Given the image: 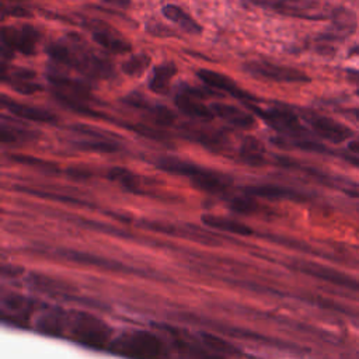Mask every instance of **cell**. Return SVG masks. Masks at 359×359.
Returning a JSON list of instances; mask_svg holds the SVG:
<instances>
[{"mask_svg":"<svg viewBox=\"0 0 359 359\" xmlns=\"http://www.w3.org/2000/svg\"><path fill=\"white\" fill-rule=\"evenodd\" d=\"M118 349L133 359H161L163 348L156 337L147 332H133L122 339Z\"/></svg>","mask_w":359,"mask_h":359,"instance_id":"6","label":"cell"},{"mask_svg":"<svg viewBox=\"0 0 359 359\" xmlns=\"http://www.w3.org/2000/svg\"><path fill=\"white\" fill-rule=\"evenodd\" d=\"M65 174L72 178V180H77V181H83V180H88L91 178L93 172L88 168L84 167H69L65 170Z\"/></svg>","mask_w":359,"mask_h":359,"instance_id":"35","label":"cell"},{"mask_svg":"<svg viewBox=\"0 0 359 359\" xmlns=\"http://www.w3.org/2000/svg\"><path fill=\"white\" fill-rule=\"evenodd\" d=\"M105 1L115 7H121V8H126L130 6V0H105Z\"/></svg>","mask_w":359,"mask_h":359,"instance_id":"37","label":"cell"},{"mask_svg":"<svg viewBox=\"0 0 359 359\" xmlns=\"http://www.w3.org/2000/svg\"><path fill=\"white\" fill-rule=\"evenodd\" d=\"M203 97V91L194 88V87H188V86H182L181 90H178L174 102L175 107L187 116L189 118H196V119H205L209 121L215 116V114L212 112L210 107H206L202 101Z\"/></svg>","mask_w":359,"mask_h":359,"instance_id":"9","label":"cell"},{"mask_svg":"<svg viewBox=\"0 0 359 359\" xmlns=\"http://www.w3.org/2000/svg\"><path fill=\"white\" fill-rule=\"evenodd\" d=\"M118 125L123 126L125 129L128 130H132L143 137H147V139H151V140H157V142H164V143H168L171 136L163 130V129H156V128H151L149 125H144V123H128V122H116Z\"/></svg>","mask_w":359,"mask_h":359,"instance_id":"29","label":"cell"},{"mask_svg":"<svg viewBox=\"0 0 359 359\" xmlns=\"http://www.w3.org/2000/svg\"><path fill=\"white\" fill-rule=\"evenodd\" d=\"M1 105L10 114H13V115H15L21 119H28V121H34V122H39V123H55V122H57V116L55 114H52L50 111L39 108V107H32V105H28V104L18 102V101L10 98L6 94L1 95Z\"/></svg>","mask_w":359,"mask_h":359,"instance_id":"16","label":"cell"},{"mask_svg":"<svg viewBox=\"0 0 359 359\" xmlns=\"http://www.w3.org/2000/svg\"><path fill=\"white\" fill-rule=\"evenodd\" d=\"M150 116L153 118L154 123L161 126V128H168L171 125L175 123L177 121V115L165 105H161V104H151L149 102V105L146 107V109Z\"/></svg>","mask_w":359,"mask_h":359,"instance_id":"32","label":"cell"},{"mask_svg":"<svg viewBox=\"0 0 359 359\" xmlns=\"http://www.w3.org/2000/svg\"><path fill=\"white\" fill-rule=\"evenodd\" d=\"M348 149L352 151V153H358L359 154V140H351L348 143Z\"/></svg>","mask_w":359,"mask_h":359,"instance_id":"38","label":"cell"},{"mask_svg":"<svg viewBox=\"0 0 359 359\" xmlns=\"http://www.w3.org/2000/svg\"><path fill=\"white\" fill-rule=\"evenodd\" d=\"M181 135L192 142L199 143L201 146L219 153V151H226L229 146V139L226 133L220 130H213V129H206V128H199L194 125H184L181 126Z\"/></svg>","mask_w":359,"mask_h":359,"instance_id":"12","label":"cell"},{"mask_svg":"<svg viewBox=\"0 0 359 359\" xmlns=\"http://www.w3.org/2000/svg\"><path fill=\"white\" fill-rule=\"evenodd\" d=\"M107 177L111 181L118 182L123 189L132 192V194H139V195H146L149 191H146L144 187V178L137 175L136 172L123 168V167H114L109 168L107 172Z\"/></svg>","mask_w":359,"mask_h":359,"instance_id":"20","label":"cell"},{"mask_svg":"<svg viewBox=\"0 0 359 359\" xmlns=\"http://www.w3.org/2000/svg\"><path fill=\"white\" fill-rule=\"evenodd\" d=\"M87 29L91 32L93 39L104 49L122 55L128 53L132 50L130 42H128L118 31L112 29L111 25L105 24L104 21H97V20H90L84 24Z\"/></svg>","mask_w":359,"mask_h":359,"instance_id":"7","label":"cell"},{"mask_svg":"<svg viewBox=\"0 0 359 359\" xmlns=\"http://www.w3.org/2000/svg\"><path fill=\"white\" fill-rule=\"evenodd\" d=\"M230 208L238 213L244 215H252V213H259L264 206L257 203L252 196H233L230 199Z\"/></svg>","mask_w":359,"mask_h":359,"instance_id":"33","label":"cell"},{"mask_svg":"<svg viewBox=\"0 0 359 359\" xmlns=\"http://www.w3.org/2000/svg\"><path fill=\"white\" fill-rule=\"evenodd\" d=\"M356 95H359V88H358V90H356Z\"/></svg>","mask_w":359,"mask_h":359,"instance_id":"41","label":"cell"},{"mask_svg":"<svg viewBox=\"0 0 359 359\" xmlns=\"http://www.w3.org/2000/svg\"><path fill=\"white\" fill-rule=\"evenodd\" d=\"M74 146L84 151H97V153H116L121 149V146L114 139H95V137L77 140L74 142Z\"/></svg>","mask_w":359,"mask_h":359,"instance_id":"27","label":"cell"},{"mask_svg":"<svg viewBox=\"0 0 359 359\" xmlns=\"http://www.w3.org/2000/svg\"><path fill=\"white\" fill-rule=\"evenodd\" d=\"M154 165L165 172L174 174V175H182L187 177L188 180L199 170L201 165L192 163V161H187L178 157H171V156H165V157H158L154 161Z\"/></svg>","mask_w":359,"mask_h":359,"instance_id":"24","label":"cell"},{"mask_svg":"<svg viewBox=\"0 0 359 359\" xmlns=\"http://www.w3.org/2000/svg\"><path fill=\"white\" fill-rule=\"evenodd\" d=\"M255 7L266 8L282 15L304 18V20H325V11L320 3L314 0H243Z\"/></svg>","mask_w":359,"mask_h":359,"instance_id":"3","label":"cell"},{"mask_svg":"<svg viewBox=\"0 0 359 359\" xmlns=\"http://www.w3.org/2000/svg\"><path fill=\"white\" fill-rule=\"evenodd\" d=\"M189 181L195 188L209 194H224L231 185L230 177L205 167H201Z\"/></svg>","mask_w":359,"mask_h":359,"instance_id":"17","label":"cell"},{"mask_svg":"<svg viewBox=\"0 0 359 359\" xmlns=\"http://www.w3.org/2000/svg\"><path fill=\"white\" fill-rule=\"evenodd\" d=\"M299 268H300V271H303L314 278H318L324 282L332 283L335 286H339V287H344V289H348L352 292H359V280L344 273V272H339L337 269L317 265V264H300Z\"/></svg>","mask_w":359,"mask_h":359,"instance_id":"15","label":"cell"},{"mask_svg":"<svg viewBox=\"0 0 359 359\" xmlns=\"http://www.w3.org/2000/svg\"><path fill=\"white\" fill-rule=\"evenodd\" d=\"M196 77L201 81H203L206 86L212 87L213 90L230 94L231 97L243 101L244 104H248V102H255L257 104L258 102V98L255 95L243 90L236 81H233L226 74H222V73L210 70V69H199L196 72Z\"/></svg>","mask_w":359,"mask_h":359,"instance_id":"8","label":"cell"},{"mask_svg":"<svg viewBox=\"0 0 359 359\" xmlns=\"http://www.w3.org/2000/svg\"><path fill=\"white\" fill-rule=\"evenodd\" d=\"M150 56L146 53H136L122 63V72L130 77H140L150 66Z\"/></svg>","mask_w":359,"mask_h":359,"instance_id":"31","label":"cell"},{"mask_svg":"<svg viewBox=\"0 0 359 359\" xmlns=\"http://www.w3.org/2000/svg\"><path fill=\"white\" fill-rule=\"evenodd\" d=\"M332 21V27L328 32L321 35L323 42H332L344 39L352 35L356 29V17L355 14L346 7H337L331 11L330 15Z\"/></svg>","mask_w":359,"mask_h":359,"instance_id":"14","label":"cell"},{"mask_svg":"<svg viewBox=\"0 0 359 359\" xmlns=\"http://www.w3.org/2000/svg\"><path fill=\"white\" fill-rule=\"evenodd\" d=\"M304 119L311 126V129L314 130L316 135H318L320 137H323L325 140H331L334 143L344 142L353 135V132L348 126H345L331 118L323 116V115L307 114L304 116Z\"/></svg>","mask_w":359,"mask_h":359,"instance_id":"10","label":"cell"},{"mask_svg":"<svg viewBox=\"0 0 359 359\" xmlns=\"http://www.w3.org/2000/svg\"><path fill=\"white\" fill-rule=\"evenodd\" d=\"M146 31L149 34H151L154 36H160V38L175 36V32L170 27H167V25H164V24H161L160 21H156V20H150V21L146 22Z\"/></svg>","mask_w":359,"mask_h":359,"instance_id":"34","label":"cell"},{"mask_svg":"<svg viewBox=\"0 0 359 359\" xmlns=\"http://www.w3.org/2000/svg\"><path fill=\"white\" fill-rule=\"evenodd\" d=\"M258 118H261L272 129L289 139H302L307 136V129L300 123L299 116L286 108H261L255 102L245 104Z\"/></svg>","mask_w":359,"mask_h":359,"instance_id":"2","label":"cell"},{"mask_svg":"<svg viewBox=\"0 0 359 359\" xmlns=\"http://www.w3.org/2000/svg\"><path fill=\"white\" fill-rule=\"evenodd\" d=\"M243 69L258 79L276 81V83H307L310 77L297 69L275 65L268 60H250L245 62Z\"/></svg>","mask_w":359,"mask_h":359,"instance_id":"5","label":"cell"},{"mask_svg":"<svg viewBox=\"0 0 359 359\" xmlns=\"http://www.w3.org/2000/svg\"><path fill=\"white\" fill-rule=\"evenodd\" d=\"M355 116H356V119L359 121V109H356V111H355Z\"/></svg>","mask_w":359,"mask_h":359,"instance_id":"40","label":"cell"},{"mask_svg":"<svg viewBox=\"0 0 359 359\" xmlns=\"http://www.w3.org/2000/svg\"><path fill=\"white\" fill-rule=\"evenodd\" d=\"M17 191L20 192H25L29 195H35V196H41V198H48V199H53V201H59V202H65V203H74V205H84L88 206L90 203L86 201H81L79 198L70 196V195H65L60 192H49V191H43V189H38V188H29V187H24V185H18L14 187Z\"/></svg>","mask_w":359,"mask_h":359,"instance_id":"30","label":"cell"},{"mask_svg":"<svg viewBox=\"0 0 359 359\" xmlns=\"http://www.w3.org/2000/svg\"><path fill=\"white\" fill-rule=\"evenodd\" d=\"M178 69L172 62H165L154 67L150 79H149V88L160 95H165L170 91L171 81L177 74Z\"/></svg>","mask_w":359,"mask_h":359,"instance_id":"22","label":"cell"},{"mask_svg":"<svg viewBox=\"0 0 359 359\" xmlns=\"http://www.w3.org/2000/svg\"><path fill=\"white\" fill-rule=\"evenodd\" d=\"M349 56H359V45H358V46H353V48L349 50Z\"/></svg>","mask_w":359,"mask_h":359,"instance_id":"39","label":"cell"},{"mask_svg":"<svg viewBox=\"0 0 359 359\" xmlns=\"http://www.w3.org/2000/svg\"><path fill=\"white\" fill-rule=\"evenodd\" d=\"M202 222L213 229L222 230V231H227V233H234V234H241V236H248L252 233V230L234 219H229V217H223V216H216V215H203L202 216Z\"/></svg>","mask_w":359,"mask_h":359,"instance_id":"25","label":"cell"},{"mask_svg":"<svg viewBox=\"0 0 359 359\" xmlns=\"http://www.w3.org/2000/svg\"><path fill=\"white\" fill-rule=\"evenodd\" d=\"M35 77H36V73L29 69L10 67V70H7L6 62H3L1 80L20 94H34L43 90L42 84L35 81Z\"/></svg>","mask_w":359,"mask_h":359,"instance_id":"11","label":"cell"},{"mask_svg":"<svg viewBox=\"0 0 359 359\" xmlns=\"http://www.w3.org/2000/svg\"><path fill=\"white\" fill-rule=\"evenodd\" d=\"M7 157L14 163L32 167V168H35L38 171H42V172H46V174H57L60 171V168L56 163L49 161V160H43V158H39V157H32V156H27V154H15V153L8 154Z\"/></svg>","mask_w":359,"mask_h":359,"instance_id":"26","label":"cell"},{"mask_svg":"<svg viewBox=\"0 0 359 359\" xmlns=\"http://www.w3.org/2000/svg\"><path fill=\"white\" fill-rule=\"evenodd\" d=\"M243 191L250 196H259L266 199H289V201H306V196L289 187L276 185V184H255L247 185Z\"/></svg>","mask_w":359,"mask_h":359,"instance_id":"18","label":"cell"},{"mask_svg":"<svg viewBox=\"0 0 359 359\" xmlns=\"http://www.w3.org/2000/svg\"><path fill=\"white\" fill-rule=\"evenodd\" d=\"M238 158L248 165L259 167L266 164V150L257 137L247 136L238 147Z\"/></svg>","mask_w":359,"mask_h":359,"instance_id":"21","label":"cell"},{"mask_svg":"<svg viewBox=\"0 0 359 359\" xmlns=\"http://www.w3.org/2000/svg\"><path fill=\"white\" fill-rule=\"evenodd\" d=\"M3 13L6 14H11L14 17H31V11L24 7V6H17V4H10V6H3Z\"/></svg>","mask_w":359,"mask_h":359,"instance_id":"36","label":"cell"},{"mask_svg":"<svg viewBox=\"0 0 359 359\" xmlns=\"http://www.w3.org/2000/svg\"><path fill=\"white\" fill-rule=\"evenodd\" d=\"M210 109L215 114V116L222 118L234 128L250 129L255 125V118L238 107L223 102H213L210 105Z\"/></svg>","mask_w":359,"mask_h":359,"instance_id":"19","label":"cell"},{"mask_svg":"<svg viewBox=\"0 0 359 359\" xmlns=\"http://www.w3.org/2000/svg\"><path fill=\"white\" fill-rule=\"evenodd\" d=\"M39 136L38 132L29 130V129H22L14 125H7L6 121H3L1 128H0V139L3 143H14L17 140H32Z\"/></svg>","mask_w":359,"mask_h":359,"instance_id":"28","label":"cell"},{"mask_svg":"<svg viewBox=\"0 0 359 359\" xmlns=\"http://www.w3.org/2000/svg\"><path fill=\"white\" fill-rule=\"evenodd\" d=\"M161 13L167 20L177 24L182 31H185L188 34H194V35L202 34V27L188 13H185L180 6L165 4V6H163Z\"/></svg>","mask_w":359,"mask_h":359,"instance_id":"23","label":"cell"},{"mask_svg":"<svg viewBox=\"0 0 359 359\" xmlns=\"http://www.w3.org/2000/svg\"><path fill=\"white\" fill-rule=\"evenodd\" d=\"M46 53L57 63L72 67L84 76L98 80L114 77V66L104 56L93 52L77 34H67L62 41L46 48Z\"/></svg>","mask_w":359,"mask_h":359,"instance_id":"1","label":"cell"},{"mask_svg":"<svg viewBox=\"0 0 359 359\" xmlns=\"http://www.w3.org/2000/svg\"><path fill=\"white\" fill-rule=\"evenodd\" d=\"M41 41V32L32 25L3 27L1 29V53L3 57H11L14 52L31 56L36 52Z\"/></svg>","mask_w":359,"mask_h":359,"instance_id":"4","label":"cell"},{"mask_svg":"<svg viewBox=\"0 0 359 359\" xmlns=\"http://www.w3.org/2000/svg\"><path fill=\"white\" fill-rule=\"evenodd\" d=\"M73 335L76 339L87 346L98 348L107 339V331L104 325L87 316H80L73 324Z\"/></svg>","mask_w":359,"mask_h":359,"instance_id":"13","label":"cell"}]
</instances>
